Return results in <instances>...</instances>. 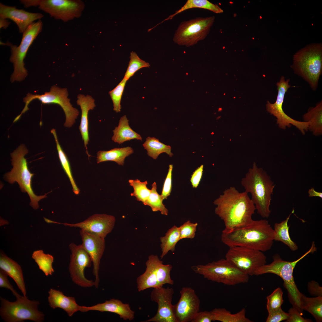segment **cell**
<instances>
[{
    "label": "cell",
    "mask_w": 322,
    "mask_h": 322,
    "mask_svg": "<svg viewBox=\"0 0 322 322\" xmlns=\"http://www.w3.org/2000/svg\"><path fill=\"white\" fill-rule=\"evenodd\" d=\"M304 121L308 123V130L315 136L322 134V102L321 100L314 107H311L303 116Z\"/></svg>",
    "instance_id": "27"
},
{
    "label": "cell",
    "mask_w": 322,
    "mask_h": 322,
    "mask_svg": "<svg viewBox=\"0 0 322 322\" xmlns=\"http://www.w3.org/2000/svg\"><path fill=\"white\" fill-rule=\"evenodd\" d=\"M290 79L286 80L284 76L281 77L279 81L276 83L278 94L275 103H272L267 101L266 105L267 111L276 118V123L282 129H285L287 127H290L292 125L297 128L303 134L308 130V123L307 122L300 121L294 120L287 115L283 109V104L285 93L290 87L289 84Z\"/></svg>",
    "instance_id": "14"
},
{
    "label": "cell",
    "mask_w": 322,
    "mask_h": 322,
    "mask_svg": "<svg viewBox=\"0 0 322 322\" xmlns=\"http://www.w3.org/2000/svg\"><path fill=\"white\" fill-rule=\"evenodd\" d=\"M174 292L171 287L163 286L154 288L150 298L152 301L157 303L158 308L156 315L145 322H176L173 312L172 302Z\"/></svg>",
    "instance_id": "16"
},
{
    "label": "cell",
    "mask_w": 322,
    "mask_h": 322,
    "mask_svg": "<svg viewBox=\"0 0 322 322\" xmlns=\"http://www.w3.org/2000/svg\"><path fill=\"white\" fill-rule=\"evenodd\" d=\"M294 212L293 210L286 219L280 223H275L274 225V241H280L287 246L292 251L298 249L296 244L291 239L289 234L290 226L288 222L291 214Z\"/></svg>",
    "instance_id": "29"
},
{
    "label": "cell",
    "mask_w": 322,
    "mask_h": 322,
    "mask_svg": "<svg viewBox=\"0 0 322 322\" xmlns=\"http://www.w3.org/2000/svg\"><path fill=\"white\" fill-rule=\"evenodd\" d=\"M160 240L161 242L162 254L160 258L161 259L169 251H174L176 245L181 240L179 227L176 225L174 226L168 230L164 236L160 238Z\"/></svg>",
    "instance_id": "31"
},
{
    "label": "cell",
    "mask_w": 322,
    "mask_h": 322,
    "mask_svg": "<svg viewBox=\"0 0 322 322\" xmlns=\"http://www.w3.org/2000/svg\"><path fill=\"white\" fill-rule=\"evenodd\" d=\"M245 191L250 193L257 213L263 218H268L271 196L275 185L267 172L254 162L241 181Z\"/></svg>",
    "instance_id": "3"
},
{
    "label": "cell",
    "mask_w": 322,
    "mask_h": 322,
    "mask_svg": "<svg viewBox=\"0 0 322 322\" xmlns=\"http://www.w3.org/2000/svg\"><path fill=\"white\" fill-rule=\"evenodd\" d=\"M68 93L66 88H61L54 85L52 86L49 92H46L43 94H32L28 93L23 98L25 106L21 113L16 117V119L18 120L22 115L29 110L28 106L33 100L38 99L43 104L54 103L60 106L64 112L65 121L64 126L66 127H71L75 122L79 114L78 110L73 107L68 98Z\"/></svg>",
    "instance_id": "9"
},
{
    "label": "cell",
    "mask_w": 322,
    "mask_h": 322,
    "mask_svg": "<svg viewBox=\"0 0 322 322\" xmlns=\"http://www.w3.org/2000/svg\"><path fill=\"white\" fill-rule=\"evenodd\" d=\"M25 7L38 6V8L56 19L67 22L80 17L85 4L78 0H23Z\"/></svg>",
    "instance_id": "11"
},
{
    "label": "cell",
    "mask_w": 322,
    "mask_h": 322,
    "mask_svg": "<svg viewBox=\"0 0 322 322\" xmlns=\"http://www.w3.org/2000/svg\"><path fill=\"white\" fill-rule=\"evenodd\" d=\"M213 321L222 322H251L246 316V309L243 308L235 314L224 308H215L211 311Z\"/></svg>",
    "instance_id": "30"
},
{
    "label": "cell",
    "mask_w": 322,
    "mask_h": 322,
    "mask_svg": "<svg viewBox=\"0 0 322 322\" xmlns=\"http://www.w3.org/2000/svg\"><path fill=\"white\" fill-rule=\"evenodd\" d=\"M173 165L170 164L169 166V169L166 177L164 181L161 196L163 200L167 199V197L170 195L172 187V172Z\"/></svg>",
    "instance_id": "44"
},
{
    "label": "cell",
    "mask_w": 322,
    "mask_h": 322,
    "mask_svg": "<svg viewBox=\"0 0 322 322\" xmlns=\"http://www.w3.org/2000/svg\"><path fill=\"white\" fill-rule=\"evenodd\" d=\"M222 242L229 247L240 246L265 252L274 241L273 229L265 219L253 220L245 226L222 232Z\"/></svg>",
    "instance_id": "2"
},
{
    "label": "cell",
    "mask_w": 322,
    "mask_h": 322,
    "mask_svg": "<svg viewBox=\"0 0 322 322\" xmlns=\"http://www.w3.org/2000/svg\"><path fill=\"white\" fill-rule=\"evenodd\" d=\"M143 146L147 150L148 155L154 160H156L160 154L163 153H166L170 157L173 155L170 145L160 142L154 137H148Z\"/></svg>",
    "instance_id": "32"
},
{
    "label": "cell",
    "mask_w": 322,
    "mask_h": 322,
    "mask_svg": "<svg viewBox=\"0 0 322 322\" xmlns=\"http://www.w3.org/2000/svg\"><path fill=\"white\" fill-rule=\"evenodd\" d=\"M186 75H188V73H186Z\"/></svg>",
    "instance_id": "53"
},
{
    "label": "cell",
    "mask_w": 322,
    "mask_h": 322,
    "mask_svg": "<svg viewBox=\"0 0 322 322\" xmlns=\"http://www.w3.org/2000/svg\"><path fill=\"white\" fill-rule=\"evenodd\" d=\"M213 321L211 311H199L195 315L191 322H211Z\"/></svg>",
    "instance_id": "47"
},
{
    "label": "cell",
    "mask_w": 322,
    "mask_h": 322,
    "mask_svg": "<svg viewBox=\"0 0 322 322\" xmlns=\"http://www.w3.org/2000/svg\"><path fill=\"white\" fill-rule=\"evenodd\" d=\"M215 213L224 222L225 230H229L250 223L256 208L245 191L239 192L230 187L214 200Z\"/></svg>",
    "instance_id": "1"
},
{
    "label": "cell",
    "mask_w": 322,
    "mask_h": 322,
    "mask_svg": "<svg viewBox=\"0 0 322 322\" xmlns=\"http://www.w3.org/2000/svg\"><path fill=\"white\" fill-rule=\"evenodd\" d=\"M283 294L281 288L278 287L267 297L266 306L268 312L281 308L284 302Z\"/></svg>",
    "instance_id": "41"
},
{
    "label": "cell",
    "mask_w": 322,
    "mask_h": 322,
    "mask_svg": "<svg viewBox=\"0 0 322 322\" xmlns=\"http://www.w3.org/2000/svg\"><path fill=\"white\" fill-rule=\"evenodd\" d=\"M129 182L130 186L133 188L134 191L131 193V196H134L137 201L141 202L145 205L146 202L151 193V189L147 187L148 182L147 181L141 182L138 179H130Z\"/></svg>",
    "instance_id": "39"
},
{
    "label": "cell",
    "mask_w": 322,
    "mask_h": 322,
    "mask_svg": "<svg viewBox=\"0 0 322 322\" xmlns=\"http://www.w3.org/2000/svg\"><path fill=\"white\" fill-rule=\"evenodd\" d=\"M51 132L53 134L55 138L58 157L61 164L64 170L69 179L73 191L75 194H78L80 192V190L77 187L73 177L69 160L59 144L55 129H52L51 131Z\"/></svg>",
    "instance_id": "36"
},
{
    "label": "cell",
    "mask_w": 322,
    "mask_h": 322,
    "mask_svg": "<svg viewBox=\"0 0 322 322\" xmlns=\"http://www.w3.org/2000/svg\"><path fill=\"white\" fill-rule=\"evenodd\" d=\"M196 273L207 279L229 286L247 283L249 275L241 271L226 259L222 258L205 265L193 266Z\"/></svg>",
    "instance_id": "7"
},
{
    "label": "cell",
    "mask_w": 322,
    "mask_h": 322,
    "mask_svg": "<svg viewBox=\"0 0 322 322\" xmlns=\"http://www.w3.org/2000/svg\"><path fill=\"white\" fill-rule=\"evenodd\" d=\"M10 22L7 19L0 18V28L6 29L10 24Z\"/></svg>",
    "instance_id": "52"
},
{
    "label": "cell",
    "mask_w": 322,
    "mask_h": 322,
    "mask_svg": "<svg viewBox=\"0 0 322 322\" xmlns=\"http://www.w3.org/2000/svg\"><path fill=\"white\" fill-rule=\"evenodd\" d=\"M225 258L249 276L254 275L255 271L267 263L263 252L240 246L229 247Z\"/></svg>",
    "instance_id": "13"
},
{
    "label": "cell",
    "mask_w": 322,
    "mask_h": 322,
    "mask_svg": "<svg viewBox=\"0 0 322 322\" xmlns=\"http://www.w3.org/2000/svg\"><path fill=\"white\" fill-rule=\"evenodd\" d=\"M8 275L4 271L0 269V287L10 290L12 292L13 295L15 296L18 293L10 283L7 278Z\"/></svg>",
    "instance_id": "49"
},
{
    "label": "cell",
    "mask_w": 322,
    "mask_h": 322,
    "mask_svg": "<svg viewBox=\"0 0 322 322\" xmlns=\"http://www.w3.org/2000/svg\"><path fill=\"white\" fill-rule=\"evenodd\" d=\"M15 296L16 300L13 302L0 297V315L5 321L21 322L30 320L41 322L44 321V315L38 309L39 301L30 300L18 294Z\"/></svg>",
    "instance_id": "8"
},
{
    "label": "cell",
    "mask_w": 322,
    "mask_h": 322,
    "mask_svg": "<svg viewBox=\"0 0 322 322\" xmlns=\"http://www.w3.org/2000/svg\"><path fill=\"white\" fill-rule=\"evenodd\" d=\"M302 309L307 311L317 322L322 321V296L310 298L303 294L301 300Z\"/></svg>",
    "instance_id": "33"
},
{
    "label": "cell",
    "mask_w": 322,
    "mask_h": 322,
    "mask_svg": "<svg viewBox=\"0 0 322 322\" xmlns=\"http://www.w3.org/2000/svg\"><path fill=\"white\" fill-rule=\"evenodd\" d=\"M193 81L194 82V80H193Z\"/></svg>",
    "instance_id": "54"
},
{
    "label": "cell",
    "mask_w": 322,
    "mask_h": 322,
    "mask_svg": "<svg viewBox=\"0 0 322 322\" xmlns=\"http://www.w3.org/2000/svg\"><path fill=\"white\" fill-rule=\"evenodd\" d=\"M44 16L40 13H33L0 3V18L10 19L17 25L20 33H23L28 27Z\"/></svg>",
    "instance_id": "20"
},
{
    "label": "cell",
    "mask_w": 322,
    "mask_h": 322,
    "mask_svg": "<svg viewBox=\"0 0 322 322\" xmlns=\"http://www.w3.org/2000/svg\"><path fill=\"white\" fill-rule=\"evenodd\" d=\"M268 313L266 322H279L287 320L289 317L288 313L283 311L281 308Z\"/></svg>",
    "instance_id": "45"
},
{
    "label": "cell",
    "mask_w": 322,
    "mask_h": 322,
    "mask_svg": "<svg viewBox=\"0 0 322 322\" xmlns=\"http://www.w3.org/2000/svg\"><path fill=\"white\" fill-rule=\"evenodd\" d=\"M157 185L155 182L152 184L151 193L145 204V205L150 206L153 212L160 211L162 214L167 215L168 210L163 204V200L161 195L157 191Z\"/></svg>",
    "instance_id": "38"
},
{
    "label": "cell",
    "mask_w": 322,
    "mask_h": 322,
    "mask_svg": "<svg viewBox=\"0 0 322 322\" xmlns=\"http://www.w3.org/2000/svg\"><path fill=\"white\" fill-rule=\"evenodd\" d=\"M180 298L173 306L176 322H191L199 311L200 301L194 289L183 287L180 291Z\"/></svg>",
    "instance_id": "17"
},
{
    "label": "cell",
    "mask_w": 322,
    "mask_h": 322,
    "mask_svg": "<svg viewBox=\"0 0 322 322\" xmlns=\"http://www.w3.org/2000/svg\"><path fill=\"white\" fill-rule=\"evenodd\" d=\"M129 120L126 116L122 117L119 121L118 126L113 130V135L112 140L115 143L121 144L131 140L136 139L142 141L141 135L133 130L129 125Z\"/></svg>",
    "instance_id": "26"
},
{
    "label": "cell",
    "mask_w": 322,
    "mask_h": 322,
    "mask_svg": "<svg viewBox=\"0 0 322 322\" xmlns=\"http://www.w3.org/2000/svg\"><path fill=\"white\" fill-rule=\"evenodd\" d=\"M69 247L71 254L69 270L72 281L82 287H90L94 286V281L87 279L84 274L85 268L91 266L92 261L90 256L81 244L77 245L71 243L69 245Z\"/></svg>",
    "instance_id": "15"
},
{
    "label": "cell",
    "mask_w": 322,
    "mask_h": 322,
    "mask_svg": "<svg viewBox=\"0 0 322 322\" xmlns=\"http://www.w3.org/2000/svg\"><path fill=\"white\" fill-rule=\"evenodd\" d=\"M32 258L38 265L39 268L47 276L52 275L54 272L52 267L54 257L49 254L44 253L42 250L34 251L32 255Z\"/></svg>",
    "instance_id": "37"
},
{
    "label": "cell",
    "mask_w": 322,
    "mask_h": 322,
    "mask_svg": "<svg viewBox=\"0 0 322 322\" xmlns=\"http://www.w3.org/2000/svg\"><path fill=\"white\" fill-rule=\"evenodd\" d=\"M124 78L118 85L112 90L109 92L113 104V110L116 112L120 111V102L122 94L126 81Z\"/></svg>",
    "instance_id": "42"
},
{
    "label": "cell",
    "mask_w": 322,
    "mask_h": 322,
    "mask_svg": "<svg viewBox=\"0 0 322 322\" xmlns=\"http://www.w3.org/2000/svg\"><path fill=\"white\" fill-rule=\"evenodd\" d=\"M295 74L302 78L314 91L316 90L322 72V46L310 44L294 55L291 66Z\"/></svg>",
    "instance_id": "5"
},
{
    "label": "cell",
    "mask_w": 322,
    "mask_h": 322,
    "mask_svg": "<svg viewBox=\"0 0 322 322\" xmlns=\"http://www.w3.org/2000/svg\"><path fill=\"white\" fill-rule=\"evenodd\" d=\"M317 248L313 242L310 249L298 259L292 261L283 260L280 256L275 254L273 257V261L270 264H266L258 269L254 275H258L272 273L280 277L283 280V285L287 290L290 302L292 307L296 308L302 315L303 310L301 307V300L303 294L299 291L295 281L293 271L297 263L310 253L316 251Z\"/></svg>",
    "instance_id": "4"
},
{
    "label": "cell",
    "mask_w": 322,
    "mask_h": 322,
    "mask_svg": "<svg viewBox=\"0 0 322 322\" xmlns=\"http://www.w3.org/2000/svg\"><path fill=\"white\" fill-rule=\"evenodd\" d=\"M145 272L137 279V288L139 292L149 288L160 287L157 279V274L152 255L149 256L145 263Z\"/></svg>",
    "instance_id": "25"
},
{
    "label": "cell",
    "mask_w": 322,
    "mask_h": 322,
    "mask_svg": "<svg viewBox=\"0 0 322 322\" xmlns=\"http://www.w3.org/2000/svg\"><path fill=\"white\" fill-rule=\"evenodd\" d=\"M0 268L14 280L23 295L26 297V289L20 266L4 253L1 252Z\"/></svg>",
    "instance_id": "24"
},
{
    "label": "cell",
    "mask_w": 322,
    "mask_h": 322,
    "mask_svg": "<svg viewBox=\"0 0 322 322\" xmlns=\"http://www.w3.org/2000/svg\"><path fill=\"white\" fill-rule=\"evenodd\" d=\"M199 8L210 10L216 13H220L223 10L218 5L213 4L207 0H188L185 4L175 13L170 16L161 23L165 21L172 19L176 15L191 8Z\"/></svg>",
    "instance_id": "34"
},
{
    "label": "cell",
    "mask_w": 322,
    "mask_h": 322,
    "mask_svg": "<svg viewBox=\"0 0 322 322\" xmlns=\"http://www.w3.org/2000/svg\"><path fill=\"white\" fill-rule=\"evenodd\" d=\"M48 293V302L52 308L62 309L69 317L78 311L82 312V306L77 304L74 297L66 296L62 292L53 289H50Z\"/></svg>",
    "instance_id": "22"
},
{
    "label": "cell",
    "mask_w": 322,
    "mask_h": 322,
    "mask_svg": "<svg viewBox=\"0 0 322 322\" xmlns=\"http://www.w3.org/2000/svg\"><path fill=\"white\" fill-rule=\"evenodd\" d=\"M43 23L41 20L33 22L23 33L21 41L18 46L10 45L11 55L10 60L13 64L14 70L10 78L12 82L21 81L27 76V71L24 66V59L29 47L41 31Z\"/></svg>",
    "instance_id": "10"
},
{
    "label": "cell",
    "mask_w": 322,
    "mask_h": 322,
    "mask_svg": "<svg viewBox=\"0 0 322 322\" xmlns=\"http://www.w3.org/2000/svg\"><path fill=\"white\" fill-rule=\"evenodd\" d=\"M130 58L128 67L124 77L127 80L139 69L150 66L148 63L141 59L135 52H131Z\"/></svg>",
    "instance_id": "40"
},
{
    "label": "cell",
    "mask_w": 322,
    "mask_h": 322,
    "mask_svg": "<svg viewBox=\"0 0 322 322\" xmlns=\"http://www.w3.org/2000/svg\"><path fill=\"white\" fill-rule=\"evenodd\" d=\"M214 16L197 17L181 22L174 34V42L177 45L189 47L204 40L215 21Z\"/></svg>",
    "instance_id": "12"
},
{
    "label": "cell",
    "mask_w": 322,
    "mask_h": 322,
    "mask_svg": "<svg viewBox=\"0 0 322 322\" xmlns=\"http://www.w3.org/2000/svg\"><path fill=\"white\" fill-rule=\"evenodd\" d=\"M77 98V104L80 106L81 111V119L79 128L86 153L89 157L87 148L89 141L88 114L89 111L93 109L96 106L95 100L90 95L85 96L81 94L78 95Z\"/></svg>",
    "instance_id": "23"
},
{
    "label": "cell",
    "mask_w": 322,
    "mask_h": 322,
    "mask_svg": "<svg viewBox=\"0 0 322 322\" xmlns=\"http://www.w3.org/2000/svg\"><path fill=\"white\" fill-rule=\"evenodd\" d=\"M92 310L115 313L124 320L131 321L134 317V312L131 309L129 304L123 303L120 300L114 298L92 306H82V312Z\"/></svg>",
    "instance_id": "21"
},
{
    "label": "cell",
    "mask_w": 322,
    "mask_h": 322,
    "mask_svg": "<svg viewBox=\"0 0 322 322\" xmlns=\"http://www.w3.org/2000/svg\"><path fill=\"white\" fill-rule=\"evenodd\" d=\"M289 317L285 322H311L312 320L305 319L302 316L298 311L295 308L292 307L288 311Z\"/></svg>",
    "instance_id": "46"
},
{
    "label": "cell",
    "mask_w": 322,
    "mask_h": 322,
    "mask_svg": "<svg viewBox=\"0 0 322 322\" xmlns=\"http://www.w3.org/2000/svg\"><path fill=\"white\" fill-rule=\"evenodd\" d=\"M308 193L309 197H318L322 198V193L316 191L313 188L309 190Z\"/></svg>",
    "instance_id": "51"
},
{
    "label": "cell",
    "mask_w": 322,
    "mask_h": 322,
    "mask_svg": "<svg viewBox=\"0 0 322 322\" xmlns=\"http://www.w3.org/2000/svg\"><path fill=\"white\" fill-rule=\"evenodd\" d=\"M28 152L25 145L22 144L10 153L13 168L4 176V179L11 184L17 182L22 192H27L30 200V205L34 209L39 208L38 202L41 199L47 197V193L44 195H36L31 185L32 179L34 174L29 170L25 156Z\"/></svg>",
    "instance_id": "6"
},
{
    "label": "cell",
    "mask_w": 322,
    "mask_h": 322,
    "mask_svg": "<svg viewBox=\"0 0 322 322\" xmlns=\"http://www.w3.org/2000/svg\"><path fill=\"white\" fill-rule=\"evenodd\" d=\"M115 217L106 214H95L83 221L75 224L62 223L71 227L80 228L105 239L111 232L115 222Z\"/></svg>",
    "instance_id": "19"
},
{
    "label": "cell",
    "mask_w": 322,
    "mask_h": 322,
    "mask_svg": "<svg viewBox=\"0 0 322 322\" xmlns=\"http://www.w3.org/2000/svg\"><path fill=\"white\" fill-rule=\"evenodd\" d=\"M203 171V165H202L193 172L191 178V182L193 188H196L201 180Z\"/></svg>",
    "instance_id": "50"
},
{
    "label": "cell",
    "mask_w": 322,
    "mask_h": 322,
    "mask_svg": "<svg viewBox=\"0 0 322 322\" xmlns=\"http://www.w3.org/2000/svg\"><path fill=\"white\" fill-rule=\"evenodd\" d=\"M307 289L310 295L315 297L322 296V287L317 282L314 280L309 282Z\"/></svg>",
    "instance_id": "48"
},
{
    "label": "cell",
    "mask_w": 322,
    "mask_h": 322,
    "mask_svg": "<svg viewBox=\"0 0 322 322\" xmlns=\"http://www.w3.org/2000/svg\"><path fill=\"white\" fill-rule=\"evenodd\" d=\"M197 223H192L188 220L179 227L180 239H193L195 236Z\"/></svg>",
    "instance_id": "43"
},
{
    "label": "cell",
    "mask_w": 322,
    "mask_h": 322,
    "mask_svg": "<svg viewBox=\"0 0 322 322\" xmlns=\"http://www.w3.org/2000/svg\"><path fill=\"white\" fill-rule=\"evenodd\" d=\"M154 261L157 279L160 286L165 284L173 285L174 281L170 276V272L172 266L170 264L164 265L163 261L159 259L157 255H152Z\"/></svg>",
    "instance_id": "35"
},
{
    "label": "cell",
    "mask_w": 322,
    "mask_h": 322,
    "mask_svg": "<svg viewBox=\"0 0 322 322\" xmlns=\"http://www.w3.org/2000/svg\"><path fill=\"white\" fill-rule=\"evenodd\" d=\"M134 150L131 147L116 148L109 151H100L97 153V162L106 161H113L118 165H123L125 158L132 154Z\"/></svg>",
    "instance_id": "28"
},
{
    "label": "cell",
    "mask_w": 322,
    "mask_h": 322,
    "mask_svg": "<svg viewBox=\"0 0 322 322\" xmlns=\"http://www.w3.org/2000/svg\"><path fill=\"white\" fill-rule=\"evenodd\" d=\"M80 233L82 241L81 244L92 259L93 273L95 278L94 286L97 288L100 282L99 273L100 261L105 248V239L82 230H80Z\"/></svg>",
    "instance_id": "18"
}]
</instances>
